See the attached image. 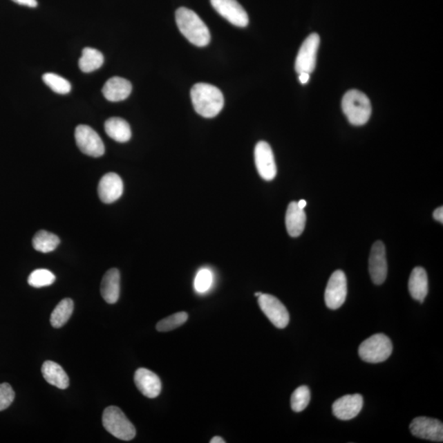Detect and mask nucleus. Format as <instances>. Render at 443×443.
<instances>
[{"label":"nucleus","instance_id":"6e6552de","mask_svg":"<svg viewBox=\"0 0 443 443\" xmlns=\"http://www.w3.org/2000/svg\"><path fill=\"white\" fill-rule=\"evenodd\" d=\"M320 38L318 34L313 33L302 43L296 59L295 69L298 74L311 73L317 66V53Z\"/></svg>","mask_w":443,"mask_h":443},{"label":"nucleus","instance_id":"423d86ee","mask_svg":"<svg viewBox=\"0 0 443 443\" xmlns=\"http://www.w3.org/2000/svg\"><path fill=\"white\" fill-rule=\"evenodd\" d=\"M76 143L85 155L99 158L104 155L105 148L99 134L87 125H79L75 130Z\"/></svg>","mask_w":443,"mask_h":443},{"label":"nucleus","instance_id":"1a4fd4ad","mask_svg":"<svg viewBox=\"0 0 443 443\" xmlns=\"http://www.w3.org/2000/svg\"><path fill=\"white\" fill-rule=\"evenodd\" d=\"M348 295V281L343 271L337 270L328 280L324 299L331 310H337L344 304Z\"/></svg>","mask_w":443,"mask_h":443},{"label":"nucleus","instance_id":"f8f14e48","mask_svg":"<svg viewBox=\"0 0 443 443\" xmlns=\"http://www.w3.org/2000/svg\"><path fill=\"white\" fill-rule=\"evenodd\" d=\"M412 435L432 442L443 441V425L441 421L428 418L418 417L412 420L410 424Z\"/></svg>","mask_w":443,"mask_h":443},{"label":"nucleus","instance_id":"aec40b11","mask_svg":"<svg viewBox=\"0 0 443 443\" xmlns=\"http://www.w3.org/2000/svg\"><path fill=\"white\" fill-rule=\"evenodd\" d=\"M306 216L304 209H301L296 201L288 205L286 214V227L288 234L297 238L304 232Z\"/></svg>","mask_w":443,"mask_h":443},{"label":"nucleus","instance_id":"dca6fc26","mask_svg":"<svg viewBox=\"0 0 443 443\" xmlns=\"http://www.w3.org/2000/svg\"><path fill=\"white\" fill-rule=\"evenodd\" d=\"M134 381L144 397L156 398L161 393L162 383L160 377L147 368H138L135 373Z\"/></svg>","mask_w":443,"mask_h":443},{"label":"nucleus","instance_id":"c756f323","mask_svg":"<svg viewBox=\"0 0 443 443\" xmlns=\"http://www.w3.org/2000/svg\"><path fill=\"white\" fill-rule=\"evenodd\" d=\"M213 283V274L211 271L207 269L200 270L196 274L194 287L196 291L199 293L207 292Z\"/></svg>","mask_w":443,"mask_h":443},{"label":"nucleus","instance_id":"7ed1b4c3","mask_svg":"<svg viewBox=\"0 0 443 443\" xmlns=\"http://www.w3.org/2000/svg\"><path fill=\"white\" fill-rule=\"evenodd\" d=\"M342 111L350 124L362 126L370 120L372 107L370 99L357 90H350L345 94L341 102Z\"/></svg>","mask_w":443,"mask_h":443},{"label":"nucleus","instance_id":"c9c22d12","mask_svg":"<svg viewBox=\"0 0 443 443\" xmlns=\"http://www.w3.org/2000/svg\"><path fill=\"white\" fill-rule=\"evenodd\" d=\"M297 204H298V206H299V207L301 209H304L307 203H306V201L305 200H301L299 201V202H297Z\"/></svg>","mask_w":443,"mask_h":443},{"label":"nucleus","instance_id":"a211bd4d","mask_svg":"<svg viewBox=\"0 0 443 443\" xmlns=\"http://www.w3.org/2000/svg\"><path fill=\"white\" fill-rule=\"evenodd\" d=\"M104 300L109 304H115L120 296V273L117 269H111L104 274L100 288Z\"/></svg>","mask_w":443,"mask_h":443},{"label":"nucleus","instance_id":"9b49d317","mask_svg":"<svg viewBox=\"0 0 443 443\" xmlns=\"http://www.w3.org/2000/svg\"><path fill=\"white\" fill-rule=\"evenodd\" d=\"M254 161L260 176L265 181H272L277 175L273 151L265 142H258L254 149Z\"/></svg>","mask_w":443,"mask_h":443},{"label":"nucleus","instance_id":"e433bc0d","mask_svg":"<svg viewBox=\"0 0 443 443\" xmlns=\"http://www.w3.org/2000/svg\"><path fill=\"white\" fill-rule=\"evenodd\" d=\"M262 294H263L262 292H256V294H254V296L258 297V296H261Z\"/></svg>","mask_w":443,"mask_h":443},{"label":"nucleus","instance_id":"ddd939ff","mask_svg":"<svg viewBox=\"0 0 443 443\" xmlns=\"http://www.w3.org/2000/svg\"><path fill=\"white\" fill-rule=\"evenodd\" d=\"M368 270L370 277L376 285L384 283L388 275V262L386 258L385 245L381 241H376L373 245L370 261H368Z\"/></svg>","mask_w":443,"mask_h":443},{"label":"nucleus","instance_id":"2eb2a0df","mask_svg":"<svg viewBox=\"0 0 443 443\" xmlns=\"http://www.w3.org/2000/svg\"><path fill=\"white\" fill-rule=\"evenodd\" d=\"M124 193V182L117 174L109 173L100 179L98 194L100 200L105 204L115 202Z\"/></svg>","mask_w":443,"mask_h":443},{"label":"nucleus","instance_id":"cd10ccee","mask_svg":"<svg viewBox=\"0 0 443 443\" xmlns=\"http://www.w3.org/2000/svg\"><path fill=\"white\" fill-rule=\"evenodd\" d=\"M310 402V391L307 386H301L292 395L291 406L293 411L301 412L308 406Z\"/></svg>","mask_w":443,"mask_h":443},{"label":"nucleus","instance_id":"b1692460","mask_svg":"<svg viewBox=\"0 0 443 443\" xmlns=\"http://www.w3.org/2000/svg\"><path fill=\"white\" fill-rule=\"evenodd\" d=\"M73 309L74 303L72 299L66 298V299L61 301L51 314V326L55 328L64 326L71 318Z\"/></svg>","mask_w":443,"mask_h":443},{"label":"nucleus","instance_id":"9d476101","mask_svg":"<svg viewBox=\"0 0 443 443\" xmlns=\"http://www.w3.org/2000/svg\"><path fill=\"white\" fill-rule=\"evenodd\" d=\"M213 8L230 23L238 28H245L249 24L247 12L236 0H210Z\"/></svg>","mask_w":443,"mask_h":443},{"label":"nucleus","instance_id":"c85d7f7f","mask_svg":"<svg viewBox=\"0 0 443 443\" xmlns=\"http://www.w3.org/2000/svg\"><path fill=\"white\" fill-rule=\"evenodd\" d=\"M188 319V314L186 312H178L170 315L157 323L156 330L159 332H169L182 326Z\"/></svg>","mask_w":443,"mask_h":443},{"label":"nucleus","instance_id":"473e14b6","mask_svg":"<svg viewBox=\"0 0 443 443\" xmlns=\"http://www.w3.org/2000/svg\"><path fill=\"white\" fill-rule=\"evenodd\" d=\"M433 218L437 222H440L441 223H443V208H442V206H441V207H440V208H437L435 210V211L433 212Z\"/></svg>","mask_w":443,"mask_h":443},{"label":"nucleus","instance_id":"5701e85b","mask_svg":"<svg viewBox=\"0 0 443 443\" xmlns=\"http://www.w3.org/2000/svg\"><path fill=\"white\" fill-rule=\"evenodd\" d=\"M104 55L102 52L93 49V48H85L82 50V55L79 59V68L81 71L85 73H90L102 67L104 64Z\"/></svg>","mask_w":443,"mask_h":443},{"label":"nucleus","instance_id":"72a5a7b5","mask_svg":"<svg viewBox=\"0 0 443 443\" xmlns=\"http://www.w3.org/2000/svg\"><path fill=\"white\" fill-rule=\"evenodd\" d=\"M310 74L307 73H299V80L301 84H306L309 82Z\"/></svg>","mask_w":443,"mask_h":443},{"label":"nucleus","instance_id":"4be33fe9","mask_svg":"<svg viewBox=\"0 0 443 443\" xmlns=\"http://www.w3.org/2000/svg\"><path fill=\"white\" fill-rule=\"evenodd\" d=\"M105 133L117 142L125 143L131 138L129 122L121 117L109 118L104 124Z\"/></svg>","mask_w":443,"mask_h":443},{"label":"nucleus","instance_id":"f03ea898","mask_svg":"<svg viewBox=\"0 0 443 443\" xmlns=\"http://www.w3.org/2000/svg\"><path fill=\"white\" fill-rule=\"evenodd\" d=\"M176 23L180 32L193 45L198 47L207 46L211 39L208 26L194 11L185 7L176 11Z\"/></svg>","mask_w":443,"mask_h":443},{"label":"nucleus","instance_id":"412c9836","mask_svg":"<svg viewBox=\"0 0 443 443\" xmlns=\"http://www.w3.org/2000/svg\"><path fill=\"white\" fill-rule=\"evenodd\" d=\"M41 372L48 384H50L59 389H66L69 386V378L59 364L54 361H47L43 364Z\"/></svg>","mask_w":443,"mask_h":443},{"label":"nucleus","instance_id":"7c9ffc66","mask_svg":"<svg viewBox=\"0 0 443 443\" xmlns=\"http://www.w3.org/2000/svg\"><path fill=\"white\" fill-rule=\"evenodd\" d=\"M15 399V393L10 384H0V411L8 409Z\"/></svg>","mask_w":443,"mask_h":443},{"label":"nucleus","instance_id":"4468645a","mask_svg":"<svg viewBox=\"0 0 443 443\" xmlns=\"http://www.w3.org/2000/svg\"><path fill=\"white\" fill-rule=\"evenodd\" d=\"M363 397L359 394L346 395L332 404V413L341 420H352L361 411Z\"/></svg>","mask_w":443,"mask_h":443},{"label":"nucleus","instance_id":"6ab92c4d","mask_svg":"<svg viewBox=\"0 0 443 443\" xmlns=\"http://www.w3.org/2000/svg\"><path fill=\"white\" fill-rule=\"evenodd\" d=\"M408 288L412 298L423 303L428 292V275L424 267H416L412 270Z\"/></svg>","mask_w":443,"mask_h":443},{"label":"nucleus","instance_id":"39448f33","mask_svg":"<svg viewBox=\"0 0 443 443\" xmlns=\"http://www.w3.org/2000/svg\"><path fill=\"white\" fill-rule=\"evenodd\" d=\"M393 352V343L388 336L378 333L364 341L359 355L364 361L378 364L387 361Z\"/></svg>","mask_w":443,"mask_h":443},{"label":"nucleus","instance_id":"2f4dec72","mask_svg":"<svg viewBox=\"0 0 443 443\" xmlns=\"http://www.w3.org/2000/svg\"><path fill=\"white\" fill-rule=\"evenodd\" d=\"M12 1L20 4V6L30 8H36L38 6L37 0H12Z\"/></svg>","mask_w":443,"mask_h":443},{"label":"nucleus","instance_id":"20e7f679","mask_svg":"<svg viewBox=\"0 0 443 443\" xmlns=\"http://www.w3.org/2000/svg\"><path fill=\"white\" fill-rule=\"evenodd\" d=\"M102 422L104 428L118 440H133L137 434L133 423L117 406H109L104 411Z\"/></svg>","mask_w":443,"mask_h":443},{"label":"nucleus","instance_id":"bb28decb","mask_svg":"<svg viewBox=\"0 0 443 443\" xmlns=\"http://www.w3.org/2000/svg\"><path fill=\"white\" fill-rule=\"evenodd\" d=\"M55 275L48 270L39 269L32 272L28 277L30 286L41 288L50 286L55 282Z\"/></svg>","mask_w":443,"mask_h":443},{"label":"nucleus","instance_id":"f704fd0d","mask_svg":"<svg viewBox=\"0 0 443 443\" xmlns=\"http://www.w3.org/2000/svg\"><path fill=\"white\" fill-rule=\"evenodd\" d=\"M210 443H225V441L223 440V438L221 437L216 436L212 438L209 442Z\"/></svg>","mask_w":443,"mask_h":443},{"label":"nucleus","instance_id":"a878e982","mask_svg":"<svg viewBox=\"0 0 443 443\" xmlns=\"http://www.w3.org/2000/svg\"><path fill=\"white\" fill-rule=\"evenodd\" d=\"M42 79L44 82L57 94L67 95L71 91L72 86L67 79L57 75V74L46 73L44 74Z\"/></svg>","mask_w":443,"mask_h":443},{"label":"nucleus","instance_id":"f3484780","mask_svg":"<svg viewBox=\"0 0 443 443\" xmlns=\"http://www.w3.org/2000/svg\"><path fill=\"white\" fill-rule=\"evenodd\" d=\"M133 86L126 79L113 77L105 83L102 93L104 98L111 102H120L129 97Z\"/></svg>","mask_w":443,"mask_h":443},{"label":"nucleus","instance_id":"0eeeda50","mask_svg":"<svg viewBox=\"0 0 443 443\" xmlns=\"http://www.w3.org/2000/svg\"><path fill=\"white\" fill-rule=\"evenodd\" d=\"M258 303L263 313L278 328H284L290 321L288 311L277 297L270 294H262L258 297Z\"/></svg>","mask_w":443,"mask_h":443},{"label":"nucleus","instance_id":"f257e3e1","mask_svg":"<svg viewBox=\"0 0 443 443\" xmlns=\"http://www.w3.org/2000/svg\"><path fill=\"white\" fill-rule=\"evenodd\" d=\"M191 98L196 112L206 118L216 117L225 106L221 91L207 83H197L193 86Z\"/></svg>","mask_w":443,"mask_h":443},{"label":"nucleus","instance_id":"393cba45","mask_svg":"<svg viewBox=\"0 0 443 443\" xmlns=\"http://www.w3.org/2000/svg\"><path fill=\"white\" fill-rule=\"evenodd\" d=\"M59 243L58 236L45 230L39 231L32 240L34 249L41 253L54 252Z\"/></svg>","mask_w":443,"mask_h":443}]
</instances>
